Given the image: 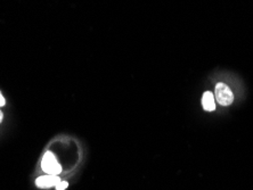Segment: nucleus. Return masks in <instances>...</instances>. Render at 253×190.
<instances>
[{
	"mask_svg": "<svg viewBox=\"0 0 253 190\" xmlns=\"http://www.w3.org/2000/svg\"><path fill=\"white\" fill-rule=\"evenodd\" d=\"M42 169L46 174H51V176H58L62 172L61 164L57 162L56 156L51 152H47L43 155L42 161Z\"/></svg>",
	"mask_w": 253,
	"mask_h": 190,
	"instance_id": "1",
	"label": "nucleus"
},
{
	"mask_svg": "<svg viewBox=\"0 0 253 190\" xmlns=\"http://www.w3.org/2000/svg\"><path fill=\"white\" fill-rule=\"evenodd\" d=\"M215 99L219 105L228 106L233 103L234 95L228 85L225 83H218L215 85Z\"/></svg>",
	"mask_w": 253,
	"mask_h": 190,
	"instance_id": "2",
	"label": "nucleus"
},
{
	"mask_svg": "<svg viewBox=\"0 0 253 190\" xmlns=\"http://www.w3.org/2000/svg\"><path fill=\"white\" fill-rule=\"evenodd\" d=\"M61 181L58 176H51V174H46V176L39 177L36 180L37 187L42 189H48L51 187H56V185Z\"/></svg>",
	"mask_w": 253,
	"mask_h": 190,
	"instance_id": "3",
	"label": "nucleus"
},
{
	"mask_svg": "<svg viewBox=\"0 0 253 190\" xmlns=\"http://www.w3.org/2000/svg\"><path fill=\"white\" fill-rule=\"evenodd\" d=\"M202 105L203 109L206 111L212 112L215 110V100H214V96L211 94L210 91H207L203 94L202 97Z\"/></svg>",
	"mask_w": 253,
	"mask_h": 190,
	"instance_id": "4",
	"label": "nucleus"
},
{
	"mask_svg": "<svg viewBox=\"0 0 253 190\" xmlns=\"http://www.w3.org/2000/svg\"><path fill=\"white\" fill-rule=\"evenodd\" d=\"M68 186H69V184L66 181H59L55 188H56V190H65L66 188H68Z\"/></svg>",
	"mask_w": 253,
	"mask_h": 190,
	"instance_id": "5",
	"label": "nucleus"
},
{
	"mask_svg": "<svg viewBox=\"0 0 253 190\" xmlns=\"http://www.w3.org/2000/svg\"><path fill=\"white\" fill-rule=\"evenodd\" d=\"M5 105H6V100H5V98H3L1 91H0V107H2Z\"/></svg>",
	"mask_w": 253,
	"mask_h": 190,
	"instance_id": "6",
	"label": "nucleus"
},
{
	"mask_svg": "<svg viewBox=\"0 0 253 190\" xmlns=\"http://www.w3.org/2000/svg\"><path fill=\"white\" fill-rule=\"evenodd\" d=\"M2 120H3V114H2V112H1V110H0V123L2 122Z\"/></svg>",
	"mask_w": 253,
	"mask_h": 190,
	"instance_id": "7",
	"label": "nucleus"
}]
</instances>
